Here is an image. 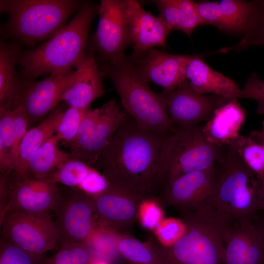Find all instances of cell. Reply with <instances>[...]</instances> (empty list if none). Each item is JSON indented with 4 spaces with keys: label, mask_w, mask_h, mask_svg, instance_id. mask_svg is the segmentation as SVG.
<instances>
[{
    "label": "cell",
    "mask_w": 264,
    "mask_h": 264,
    "mask_svg": "<svg viewBox=\"0 0 264 264\" xmlns=\"http://www.w3.org/2000/svg\"><path fill=\"white\" fill-rule=\"evenodd\" d=\"M127 16L133 53L165 47L170 33L158 17L146 11L135 0H127Z\"/></svg>",
    "instance_id": "obj_19"
},
{
    "label": "cell",
    "mask_w": 264,
    "mask_h": 264,
    "mask_svg": "<svg viewBox=\"0 0 264 264\" xmlns=\"http://www.w3.org/2000/svg\"><path fill=\"white\" fill-rule=\"evenodd\" d=\"M159 16L170 33L175 30L180 20V11L174 0H156Z\"/></svg>",
    "instance_id": "obj_37"
},
{
    "label": "cell",
    "mask_w": 264,
    "mask_h": 264,
    "mask_svg": "<svg viewBox=\"0 0 264 264\" xmlns=\"http://www.w3.org/2000/svg\"><path fill=\"white\" fill-rule=\"evenodd\" d=\"M99 6L84 1L73 18L52 37L36 47L20 52L19 79L32 81L52 72L76 68L85 57L88 33Z\"/></svg>",
    "instance_id": "obj_3"
},
{
    "label": "cell",
    "mask_w": 264,
    "mask_h": 264,
    "mask_svg": "<svg viewBox=\"0 0 264 264\" xmlns=\"http://www.w3.org/2000/svg\"><path fill=\"white\" fill-rule=\"evenodd\" d=\"M92 168L84 162L71 156L50 176L57 183L60 182L69 187L78 186Z\"/></svg>",
    "instance_id": "obj_29"
},
{
    "label": "cell",
    "mask_w": 264,
    "mask_h": 264,
    "mask_svg": "<svg viewBox=\"0 0 264 264\" xmlns=\"http://www.w3.org/2000/svg\"><path fill=\"white\" fill-rule=\"evenodd\" d=\"M85 193L72 190L62 195L56 207L57 244L60 248L84 243L92 227L93 204Z\"/></svg>",
    "instance_id": "obj_15"
},
{
    "label": "cell",
    "mask_w": 264,
    "mask_h": 264,
    "mask_svg": "<svg viewBox=\"0 0 264 264\" xmlns=\"http://www.w3.org/2000/svg\"><path fill=\"white\" fill-rule=\"evenodd\" d=\"M83 3L77 0H0V12L8 16L5 34L34 45L65 26Z\"/></svg>",
    "instance_id": "obj_5"
},
{
    "label": "cell",
    "mask_w": 264,
    "mask_h": 264,
    "mask_svg": "<svg viewBox=\"0 0 264 264\" xmlns=\"http://www.w3.org/2000/svg\"><path fill=\"white\" fill-rule=\"evenodd\" d=\"M165 96L168 114L175 128L198 125L208 121L215 110L233 100L213 94L205 95L194 90L188 80L181 83Z\"/></svg>",
    "instance_id": "obj_13"
},
{
    "label": "cell",
    "mask_w": 264,
    "mask_h": 264,
    "mask_svg": "<svg viewBox=\"0 0 264 264\" xmlns=\"http://www.w3.org/2000/svg\"><path fill=\"white\" fill-rule=\"evenodd\" d=\"M245 117V112L238 99H233L217 109L202 130L209 141L228 145L240 136L239 132Z\"/></svg>",
    "instance_id": "obj_22"
},
{
    "label": "cell",
    "mask_w": 264,
    "mask_h": 264,
    "mask_svg": "<svg viewBox=\"0 0 264 264\" xmlns=\"http://www.w3.org/2000/svg\"><path fill=\"white\" fill-rule=\"evenodd\" d=\"M127 116L114 99L99 108L88 109L76 137L67 146L71 156L94 167Z\"/></svg>",
    "instance_id": "obj_8"
},
{
    "label": "cell",
    "mask_w": 264,
    "mask_h": 264,
    "mask_svg": "<svg viewBox=\"0 0 264 264\" xmlns=\"http://www.w3.org/2000/svg\"><path fill=\"white\" fill-rule=\"evenodd\" d=\"M0 264H44L43 255L30 253L0 236Z\"/></svg>",
    "instance_id": "obj_30"
},
{
    "label": "cell",
    "mask_w": 264,
    "mask_h": 264,
    "mask_svg": "<svg viewBox=\"0 0 264 264\" xmlns=\"http://www.w3.org/2000/svg\"><path fill=\"white\" fill-rule=\"evenodd\" d=\"M88 109H82L69 106L62 113L56 127L55 134L64 145L67 147L74 140Z\"/></svg>",
    "instance_id": "obj_28"
},
{
    "label": "cell",
    "mask_w": 264,
    "mask_h": 264,
    "mask_svg": "<svg viewBox=\"0 0 264 264\" xmlns=\"http://www.w3.org/2000/svg\"><path fill=\"white\" fill-rule=\"evenodd\" d=\"M261 145L263 146V149H264V141L262 142Z\"/></svg>",
    "instance_id": "obj_45"
},
{
    "label": "cell",
    "mask_w": 264,
    "mask_h": 264,
    "mask_svg": "<svg viewBox=\"0 0 264 264\" xmlns=\"http://www.w3.org/2000/svg\"><path fill=\"white\" fill-rule=\"evenodd\" d=\"M0 225L1 235L32 254L43 255L57 244V227L48 213L8 212Z\"/></svg>",
    "instance_id": "obj_11"
},
{
    "label": "cell",
    "mask_w": 264,
    "mask_h": 264,
    "mask_svg": "<svg viewBox=\"0 0 264 264\" xmlns=\"http://www.w3.org/2000/svg\"><path fill=\"white\" fill-rule=\"evenodd\" d=\"M241 153L245 163L257 176L264 173V151L261 144L250 136H244Z\"/></svg>",
    "instance_id": "obj_33"
},
{
    "label": "cell",
    "mask_w": 264,
    "mask_h": 264,
    "mask_svg": "<svg viewBox=\"0 0 264 264\" xmlns=\"http://www.w3.org/2000/svg\"><path fill=\"white\" fill-rule=\"evenodd\" d=\"M223 264H264L260 217L229 224L223 234Z\"/></svg>",
    "instance_id": "obj_16"
},
{
    "label": "cell",
    "mask_w": 264,
    "mask_h": 264,
    "mask_svg": "<svg viewBox=\"0 0 264 264\" xmlns=\"http://www.w3.org/2000/svg\"><path fill=\"white\" fill-rule=\"evenodd\" d=\"M75 68V77L64 90L61 101L70 107L88 109L93 101L104 94V76L94 53L89 49Z\"/></svg>",
    "instance_id": "obj_18"
},
{
    "label": "cell",
    "mask_w": 264,
    "mask_h": 264,
    "mask_svg": "<svg viewBox=\"0 0 264 264\" xmlns=\"http://www.w3.org/2000/svg\"><path fill=\"white\" fill-rule=\"evenodd\" d=\"M183 216L185 234L155 253L157 264H223V234L232 223L206 203Z\"/></svg>",
    "instance_id": "obj_4"
},
{
    "label": "cell",
    "mask_w": 264,
    "mask_h": 264,
    "mask_svg": "<svg viewBox=\"0 0 264 264\" xmlns=\"http://www.w3.org/2000/svg\"><path fill=\"white\" fill-rule=\"evenodd\" d=\"M241 40L235 45L219 51L226 53L233 50L241 52L256 46H264V0H256L247 26Z\"/></svg>",
    "instance_id": "obj_27"
},
{
    "label": "cell",
    "mask_w": 264,
    "mask_h": 264,
    "mask_svg": "<svg viewBox=\"0 0 264 264\" xmlns=\"http://www.w3.org/2000/svg\"><path fill=\"white\" fill-rule=\"evenodd\" d=\"M66 104L65 103L58 105L39 125L27 131L18 148L14 169L11 175L13 180H18L25 175L31 157L43 145L55 134L59 119L66 109Z\"/></svg>",
    "instance_id": "obj_21"
},
{
    "label": "cell",
    "mask_w": 264,
    "mask_h": 264,
    "mask_svg": "<svg viewBox=\"0 0 264 264\" xmlns=\"http://www.w3.org/2000/svg\"><path fill=\"white\" fill-rule=\"evenodd\" d=\"M180 11L179 22L175 30H180L190 37L194 29L202 25L195 2L191 0H174Z\"/></svg>",
    "instance_id": "obj_34"
},
{
    "label": "cell",
    "mask_w": 264,
    "mask_h": 264,
    "mask_svg": "<svg viewBox=\"0 0 264 264\" xmlns=\"http://www.w3.org/2000/svg\"><path fill=\"white\" fill-rule=\"evenodd\" d=\"M127 0H102L96 32L90 37L89 49L96 54L98 64L123 59L131 42L127 16Z\"/></svg>",
    "instance_id": "obj_9"
},
{
    "label": "cell",
    "mask_w": 264,
    "mask_h": 264,
    "mask_svg": "<svg viewBox=\"0 0 264 264\" xmlns=\"http://www.w3.org/2000/svg\"><path fill=\"white\" fill-rule=\"evenodd\" d=\"M254 140L262 144L264 141V120L262 123V129L260 131H254L250 133L249 135Z\"/></svg>",
    "instance_id": "obj_42"
},
{
    "label": "cell",
    "mask_w": 264,
    "mask_h": 264,
    "mask_svg": "<svg viewBox=\"0 0 264 264\" xmlns=\"http://www.w3.org/2000/svg\"><path fill=\"white\" fill-rule=\"evenodd\" d=\"M260 182V198L261 201V211L264 212V173L257 176Z\"/></svg>",
    "instance_id": "obj_43"
},
{
    "label": "cell",
    "mask_w": 264,
    "mask_h": 264,
    "mask_svg": "<svg viewBox=\"0 0 264 264\" xmlns=\"http://www.w3.org/2000/svg\"><path fill=\"white\" fill-rule=\"evenodd\" d=\"M118 248L123 256L132 264H157L155 253L135 239H123Z\"/></svg>",
    "instance_id": "obj_32"
},
{
    "label": "cell",
    "mask_w": 264,
    "mask_h": 264,
    "mask_svg": "<svg viewBox=\"0 0 264 264\" xmlns=\"http://www.w3.org/2000/svg\"><path fill=\"white\" fill-rule=\"evenodd\" d=\"M160 212L154 206L147 208L143 216V224L147 228H154L157 226L160 220Z\"/></svg>",
    "instance_id": "obj_41"
},
{
    "label": "cell",
    "mask_w": 264,
    "mask_h": 264,
    "mask_svg": "<svg viewBox=\"0 0 264 264\" xmlns=\"http://www.w3.org/2000/svg\"><path fill=\"white\" fill-rule=\"evenodd\" d=\"M185 76L192 88L201 94L212 93L232 99L240 89L235 81L214 70L197 55H191L188 61Z\"/></svg>",
    "instance_id": "obj_23"
},
{
    "label": "cell",
    "mask_w": 264,
    "mask_h": 264,
    "mask_svg": "<svg viewBox=\"0 0 264 264\" xmlns=\"http://www.w3.org/2000/svg\"><path fill=\"white\" fill-rule=\"evenodd\" d=\"M126 56L113 63L98 64L104 77L112 82L125 111L143 128L161 135L176 130L169 117L163 93L153 91L129 67Z\"/></svg>",
    "instance_id": "obj_6"
},
{
    "label": "cell",
    "mask_w": 264,
    "mask_h": 264,
    "mask_svg": "<svg viewBox=\"0 0 264 264\" xmlns=\"http://www.w3.org/2000/svg\"><path fill=\"white\" fill-rule=\"evenodd\" d=\"M76 76L72 69L55 71L41 81L19 80L16 88L11 109L22 107L32 127L51 112L61 102V96Z\"/></svg>",
    "instance_id": "obj_10"
},
{
    "label": "cell",
    "mask_w": 264,
    "mask_h": 264,
    "mask_svg": "<svg viewBox=\"0 0 264 264\" xmlns=\"http://www.w3.org/2000/svg\"><path fill=\"white\" fill-rule=\"evenodd\" d=\"M187 225L183 222L171 219L160 228L159 233L161 239L170 246L177 242L186 233Z\"/></svg>",
    "instance_id": "obj_39"
},
{
    "label": "cell",
    "mask_w": 264,
    "mask_h": 264,
    "mask_svg": "<svg viewBox=\"0 0 264 264\" xmlns=\"http://www.w3.org/2000/svg\"><path fill=\"white\" fill-rule=\"evenodd\" d=\"M59 142L55 134L43 145L31 157L24 176L35 178L49 176L69 158L70 154L61 150Z\"/></svg>",
    "instance_id": "obj_25"
},
{
    "label": "cell",
    "mask_w": 264,
    "mask_h": 264,
    "mask_svg": "<svg viewBox=\"0 0 264 264\" xmlns=\"http://www.w3.org/2000/svg\"><path fill=\"white\" fill-rule=\"evenodd\" d=\"M203 126L176 128L169 139L166 182L183 174L205 170L213 166L225 154L227 145L209 141Z\"/></svg>",
    "instance_id": "obj_7"
},
{
    "label": "cell",
    "mask_w": 264,
    "mask_h": 264,
    "mask_svg": "<svg viewBox=\"0 0 264 264\" xmlns=\"http://www.w3.org/2000/svg\"><path fill=\"white\" fill-rule=\"evenodd\" d=\"M132 195L109 183L102 192L95 195L93 209L104 220L118 221L128 220L135 213V208L128 198Z\"/></svg>",
    "instance_id": "obj_24"
},
{
    "label": "cell",
    "mask_w": 264,
    "mask_h": 264,
    "mask_svg": "<svg viewBox=\"0 0 264 264\" xmlns=\"http://www.w3.org/2000/svg\"><path fill=\"white\" fill-rule=\"evenodd\" d=\"M56 184L51 176L43 178L24 176L15 181H7L4 215L12 212L48 213L55 211L62 197Z\"/></svg>",
    "instance_id": "obj_14"
},
{
    "label": "cell",
    "mask_w": 264,
    "mask_h": 264,
    "mask_svg": "<svg viewBox=\"0 0 264 264\" xmlns=\"http://www.w3.org/2000/svg\"><path fill=\"white\" fill-rule=\"evenodd\" d=\"M0 143L10 154L14 164L12 110L3 107H0Z\"/></svg>",
    "instance_id": "obj_36"
},
{
    "label": "cell",
    "mask_w": 264,
    "mask_h": 264,
    "mask_svg": "<svg viewBox=\"0 0 264 264\" xmlns=\"http://www.w3.org/2000/svg\"><path fill=\"white\" fill-rule=\"evenodd\" d=\"M191 55H176L151 48L126 56L133 74L142 82H152L169 92L187 80L185 67Z\"/></svg>",
    "instance_id": "obj_12"
},
{
    "label": "cell",
    "mask_w": 264,
    "mask_h": 264,
    "mask_svg": "<svg viewBox=\"0 0 264 264\" xmlns=\"http://www.w3.org/2000/svg\"><path fill=\"white\" fill-rule=\"evenodd\" d=\"M256 0H222L195 2L202 25L210 24L220 30L243 33Z\"/></svg>",
    "instance_id": "obj_20"
},
{
    "label": "cell",
    "mask_w": 264,
    "mask_h": 264,
    "mask_svg": "<svg viewBox=\"0 0 264 264\" xmlns=\"http://www.w3.org/2000/svg\"><path fill=\"white\" fill-rule=\"evenodd\" d=\"M244 136L231 141L216 163L214 181L206 203L231 223L250 220L261 211L260 182L244 162L241 147Z\"/></svg>",
    "instance_id": "obj_2"
},
{
    "label": "cell",
    "mask_w": 264,
    "mask_h": 264,
    "mask_svg": "<svg viewBox=\"0 0 264 264\" xmlns=\"http://www.w3.org/2000/svg\"><path fill=\"white\" fill-rule=\"evenodd\" d=\"M260 220L264 235V217H260Z\"/></svg>",
    "instance_id": "obj_44"
},
{
    "label": "cell",
    "mask_w": 264,
    "mask_h": 264,
    "mask_svg": "<svg viewBox=\"0 0 264 264\" xmlns=\"http://www.w3.org/2000/svg\"><path fill=\"white\" fill-rule=\"evenodd\" d=\"M233 99L249 98L257 102V113H264V81H262L256 72L248 78L243 88H240L232 96Z\"/></svg>",
    "instance_id": "obj_35"
},
{
    "label": "cell",
    "mask_w": 264,
    "mask_h": 264,
    "mask_svg": "<svg viewBox=\"0 0 264 264\" xmlns=\"http://www.w3.org/2000/svg\"><path fill=\"white\" fill-rule=\"evenodd\" d=\"M21 50L14 44L0 42V107L11 109L19 75L15 70Z\"/></svg>",
    "instance_id": "obj_26"
},
{
    "label": "cell",
    "mask_w": 264,
    "mask_h": 264,
    "mask_svg": "<svg viewBox=\"0 0 264 264\" xmlns=\"http://www.w3.org/2000/svg\"><path fill=\"white\" fill-rule=\"evenodd\" d=\"M216 163L205 170L188 173L166 182L165 195L173 204L183 211L197 209L209 197L213 187Z\"/></svg>",
    "instance_id": "obj_17"
},
{
    "label": "cell",
    "mask_w": 264,
    "mask_h": 264,
    "mask_svg": "<svg viewBox=\"0 0 264 264\" xmlns=\"http://www.w3.org/2000/svg\"><path fill=\"white\" fill-rule=\"evenodd\" d=\"M108 185L106 177L92 168L78 187L84 193L96 195L106 190Z\"/></svg>",
    "instance_id": "obj_40"
},
{
    "label": "cell",
    "mask_w": 264,
    "mask_h": 264,
    "mask_svg": "<svg viewBox=\"0 0 264 264\" xmlns=\"http://www.w3.org/2000/svg\"><path fill=\"white\" fill-rule=\"evenodd\" d=\"M171 133L147 130L127 114L94 167L109 183L132 195L149 191L165 181Z\"/></svg>",
    "instance_id": "obj_1"
},
{
    "label": "cell",
    "mask_w": 264,
    "mask_h": 264,
    "mask_svg": "<svg viewBox=\"0 0 264 264\" xmlns=\"http://www.w3.org/2000/svg\"><path fill=\"white\" fill-rule=\"evenodd\" d=\"M90 254L84 243L64 245L52 256L46 258L44 264H91Z\"/></svg>",
    "instance_id": "obj_31"
},
{
    "label": "cell",
    "mask_w": 264,
    "mask_h": 264,
    "mask_svg": "<svg viewBox=\"0 0 264 264\" xmlns=\"http://www.w3.org/2000/svg\"><path fill=\"white\" fill-rule=\"evenodd\" d=\"M12 110L13 137L14 142V160H15L19 145L26 133L29 125L28 118L23 109L17 106Z\"/></svg>",
    "instance_id": "obj_38"
}]
</instances>
